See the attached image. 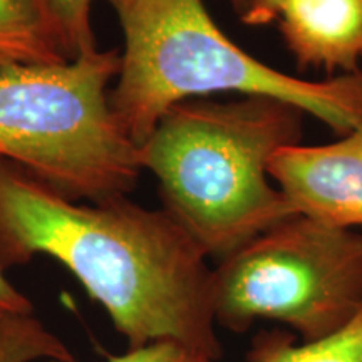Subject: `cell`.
I'll use <instances>...</instances> for the list:
<instances>
[{
    "label": "cell",
    "instance_id": "1",
    "mask_svg": "<svg viewBox=\"0 0 362 362\" xmlns=\"http://www.w3.org/2000/svg\"><path fill=\"white\" fill-rule=\"evenodd\" d=\"M47 255L101 304L129 349L176 342L221 357L214 267L163 208L115 197L72 202L0 158V269Z\"/></svg>",
    "mask_w": 362,
    "mask_h": 362
},
{
    "label": "cell",
    "instance_id": "2",
    "mask_svg": "<svg viewBox=\"0 0 362 362\" xmlns=\"http://www.w3.org/2000/svg\"><path fill=\"white\" fill-rule=\"evenodd\" d=\"M300 107L267 96L189 99L166 112L139 146L161 208L210 260H223L297 215L269 176L270 160L298 144Z\"/></svg>",
    "mask_w": 362,
    "mask_h": 362
},
{
    "label": "cell",
    "instance_id": "3",
    "mask_svg": "<svg viewBox=\"0 0 362 362\" xmlns=\"http://www.w3.org/2000/svg\"><path fill=\"white\" fill-rule=\"evenodd\" d=\"M104 2L124 35L110 107L138 148L176 104L221 93L282 99L339 136L362 123V69L324 79L275 69L235 44L203 0Z\"/></svg>",
    "mask_w": 362,
    "mask_h": 362
},
{
    "label": "cell",
    "instance_id": "4",
    "mask_svg": "<svg viewBox=\"0 0 362 362\" xmlns=\"http://www.w3.org/2000/svg\"><path fill=\"white\" fill-rule=\"evenodd\" d=\"M121 52L0 71V158L24 166L72 202L128 197L139 148L117 126L110 86Z\"/></svg>",
    "mask_w": 362,
    "mask_h": 362
},
{
    "label": "cell",
    "instance_id": "5",
    "mask_svg": "<svg viewBox=\"0 0 362 362\" xmlns=\"http://www.w3.org/2000/svg\"><path fill=\"white\" fill-rule=\"evenodd\" d=\"M362 309V232L292 215L214 269V315L243 334L282 324L302 342L344 327Z\"/></svg>",
    "mask_w": 362,
    "mask_h": 362
},
{
    "label": "cell",
    "instance_id": "6",
    "mask_svg": "<svg viewBox=\"0 0 362 362\" xmlns=\"http://www.w3.org/2000/svg\"><path fill=\"white\" fill-rule=\"evenodd\" d=\"M269 176L297 215L357 230L362 226V123L339 141L282 148L270 160Z\"/></svg>",
    "mask_w": 362,
    "mask_h": 362
},
{
    "label": "cell",
    "instance_id": "7",
    "mask_svg": "<svg viewBox=\"0 0 362 362\" xmlns=\"http://www.w3.org/2000/svg\"><path fill=\"white\" fill-rule=\"evenodd\" d=\"M277 24L300 71L362 69V0H287Z\"/></svg>",
    "mask_w": 362,
    "mask_h": 362
},
{
    "label": "cell",
    "instance_id": "8",
    "mask_svg": "<svg viewBox=\"0 0 362 362\" xmlns=\"http://www.w3.org/2000/svg\"><path fill=\"white\" fill-rule=\"evenodd\" d=\"M248 362H362V309L344 327L317 341L302 342L287 330L253 337Z\"/></svg>",
    "mask_w": 362,
    "mask_h": 362
},
{
    "label": "cell",
    "instance_id": "9",
    "mask_svg": "<svg viewBox=\"0 0 362 362\" xmlns=\"http://www.w3.org/2000/svg\"><path fill=\"white\" fill-rule=\"evenodd\" d=\"M33 0H0V71L66 62Z\"/></svg>",
    "mask_w": 362,
    "mask_h": 362
},
{
    "label": "cell",
    "instance_id": "10",
    "mask_svg": "<svg viewBox=\"0 0 362 362\" xmlns=\"http://www.w3.org/2000/svg\"><path fill=\"white\" fill-rule=\"evenodd\" d=\"M54 44L67 61L98 51L93 27L94 0H33ZM238 17L245 12L247 0H230Z\"/></svg>",
    "mask_w": 362,
    "mask_h": 362
},
{
    "label": "cell",
    "instance_id": "11",
    "mask_svg": "<svg viewBox=\"0 0 362 362\" xmlns=\"http://www.w3.org/2000/svg\"><path fill=\"white\" fill-rule=\"evenodd\" d=\"M76 362L64 342L33 314L0 315V362Z\"/></svg>",
    "mask_w": 362,
    "mask_h": 362
},
{
    "label": "cell",
    "instance_id": "12",
    "mask_svg": "<svg viewBox=\"0 0 362 362\" xmlns=\"http://www.w3.org/2000/svg\"><path fill=\"white\" fill-rule=\"evenodd\" d=\"M106 362H215L210 357L176 342H153L124 354L112 356Z\"/></svg>",
    "mask_w": 362,
    "mask_h": 362
},
{
    "label": "cell",
    "instance_id": "13",
    "mask_svg": "<svg viewBox=\"0 0 362 362\" xmlns=\"http://www.w3.org/2000/svg\"><path fill=\"white\" fill-rule=\"evenodd\" d=\"M287 0H247L245 12L240 21L245 25L260 27L277 22L279 13Z\"/></svg>",
    "mask_w": 362,
    "mask_h": 362
},
{
    "label": "cell",
    "instance_id": "14",
    "mask_svg": "<svg viewBox=\"0 0 362 362\" xmlns=\"http://www.w3.org/2000/svg\"><path fill=\"white\" fill-rule=\"evenodd\" d=\"M33 302L8 282L6 272L0 269V315L33 314Z\"/></svg>",
    "mask_w": 362,
    "mask_h": 362
}]
</instances>
